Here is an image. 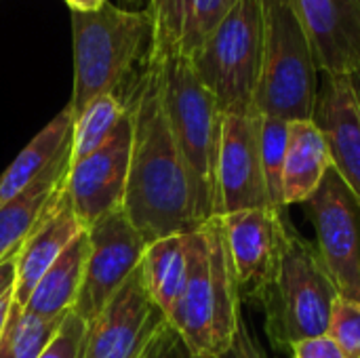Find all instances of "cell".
<instances>
[{"instance_id": "21", "label": "cell", "mask_w": 360, "mask_h": 358, "mask_svg": "<svg viewBox=\"0 0 360 358\" xmlns=\"http://www.w3.org/2000/svg\"><path fill=\"white\" fill-rule=\"evenodd\" d=\"M74 114L65 106L11 162L0 177V207L27 190L51 162L72 143Z\"/></svg>"}, {"instance_id": "9", "label": "cell", "mask_w": 360, "mask_h": 358, "mask_svg": "<svg viewBox=\"0 0 360 358\" xmlns=\"http://www.w3.org/2000/svg\"><path fill=\"white\" fill-rule=\"evenodd\" d=\"M304 207L316 228L319 257L340 298L360 306V207L356 198L331 169Z\"/></svg>"}, {"instance_id": "33", "label": "cell", "mask_w": 360, "mask_h": 358, "mask_svg": "<svg viewBox=\"0 0 360 358\" xmlns=\"http://www.w3.org/2000/svg\"><path fill=\"white\" fill-rule=\"evenodd\" d=\"M346 76H348V80H350V87H352V91H354V97H356V103H359L360 108V65L359 68H354L352 72H348Z\"/></svg>"}, {"instance_id": "31", "label": "cell", "mask_w": 360, "mask_h": 358, "mask_svg": "<svg viewBox=\"0 0 360 358\" xmlns=\"http://www.w3.org/2000/svg\"><path fill=\"white\" fill-rule=\"evenodd\" d=\"M11 306H13V289L6 291L2 298H0V335L6 327V321H8V314H11Z\"/></svg>"}, {"instance_id": "7", "label": "cell", "mask_w": 360, "mask_h": 358, "mask_svg": "<svg viewBox=\"0 0 360 358\" xmlns=\"http://www.w3.org/2000/svg\"><path fill=\"white\" fill-rule=\"evenodd\" d=\"M221 114H253L262 76V2L238 0L190 59Z\"/></svg>"}, {"instance_id": "26", "label": "cell", "mask_w": 360, "mask_h": 358, "mask_svg": "<svg viewBox=\"0 0 360 358\" xmlns=\"http://www.w3.org/2000/svg\"><path fill=\"white\" fill-rule=\"evenodd\" d=\"M329 338L338 342L346 358H360V306L338 300L329 325Z\"/></svg>"}, {"instance_id": "19", "label": "cell", "mask_w": 360, "mask_h": 358, "mask_svg": "<svg viewBox=\"0 0 360 358\" xmlns=\"http://www.w3.org/2000/svg\"><path fill=\"white\" fill-rule=\"evenodd\" d=\"M333 169L329 146L314 120L289 122L287 154L283 167V203L304 205Z\"/></svg>"}, {"instance_id": "18", "label": "cell", "mask_w": 360, "mask_h": 358, "mask_svg": "<svg viewBox=\"0 0 360 358\" xmlns=\"http://www.w3.org/2000/svg\"><path fill=\"white\" fill-rule=\"evenodd\" d=\"M72 143L51 162V167L19 196L0 207V264L13 257L34 226L46 213L65 184L72 160Z\"/></svg>"}, {"instance_id": "23", "label": "cell", "mask_w": 360, "mask_h": 358, "mask_svg": "<svg viewBox=\"0 0 360 358\" xmlns=\"http://www.w3.org/2000/svg\"><path fill=\"white\" fill-rule=\"evenodd\" d=\"M124 114H127V106L118 95H101L93 99L74 118L72 154H70L72 165L93 154L97 148H101L112 137Z\"/></svg>"}, {"instance_id": "22", "label": "cell", "mask_w": 360, "mask_h": 358, "mask_svg": "<svg viewBox=\"0 0 360 358\" xmlns=\"http://www.w3.org/2000/svg\"><path fill=\"white\" fill-rule=\"evenodd\" d=\"M139 268L150 298L169 317L188 279V234L152 241L143 251Z\"/></svg>"}, {"instance_id": "25", "label": "cell", "mask_w": 360, "mask_h": 358, "mask_svg": "<svg viewBox=\"0 0 360 358\" xmlns=\"http://www.w3.org/2000/svg\"><path fill=\"white\" fill-rule=\"evenodd\" d=\"M259 135H262V160H264L272 207L281 213H287V207L283 203V167H285V154H287L289 120L262 116Z\"/></svg>"}, {"instance_id": "27", "label": "cell", "mask_w": 360, "mask_h": 358, "mask_svg": "<svg viewBox=\"0 0 360 358\" xmlns=\"http://www.w3.org/2000/svg\"><path fill=\"white\" fill-rule=\"evenodd\" d=\"M86 340V323L72 310L61 321L57 333L38 358H82Z\"/></svg>"}, {"instance_id": "15", "label": "cell", "mask_w": 360, "mask_h": 358, "mask_svg": "<svg viewBox=\"0 0 360 358\" xmlns=\"http://www.w3.org/2000/svg\"><path fill=\"white\" fill-rule=\"evenodd\" d=\"M238 0H150L152 57L192 59Z\"/></svg>"}, {"instance_id": "14", "label": "cell", "mask_w": 360, "mask_h": 358, "mask_svg": "<svg viewBox=\"0 0 360 358\" xmlns=\"http://www.w3.org/2000/svg\"><path fill=\"white\" fill-rule=\"evenodd\" d=\"M312 120L325 135L333 171L360 207V108L346 74H321Z\"/></svg>"}, {"instance_id": "4", "label": "cell", "mask_w": 360, "mask_h": 358, "mask_svg": "<svg viewBox=\"0 0 360 358\" xmlns=\"http://www.w3.org/2000/svg\"><path fill=\"white\" fill-rule=\"evenodd\" d=\"M152 59L158 63L162 106L190 175L196 215L205 224L217 213V154L224 114L196 76L190 59Z\"/></svg>"}, {"instance_id": "6", "label": "cell", "mask_w": 360, "mask_h": 358, "mask_svg": "<svg viewBox=\"0 0 360 358\" xmlns=\"http://www.w3.org/2000/svg\"><path fill=\"white\" fill-rule=\"evenodd\" d=\"M340 293L319 251L287 224L285 245L272 285L262 298L266 333L278 348L329 333Z\"/></svg>"}, {"instance_id": "30", "label": "cell", "mask_w": 360, "mask_h": 358, "mask_svg": "<svg viewBox=\"0 0 360 358\" xmlns=\"http://www.w3.org/2000/svg\"><path fill=\"white\" fill-rule=\"evenodd\" d=\"M15 285V255L0 264V298Z\"/></svg>"}, {"instance_id": "24", "label": "cell", "mask_w": 360, "mask_h": 358, "mask_svg": "<svg viewBox=\"0 0 360 358\" xmlns=\"http://www.w3.org/2000/svg\"><path fill=\"white\" fill-rule=\"evenodd\" d=\"M63 319H38L13 302L6 327L0 335V358H38L57 333Z\"/></svg>"}, {"instance_id": "13", "label": "cell", "mask_w": 360, "mask_h": 358, "mask_svg": "<svg viewBox=\"0 0 360 358\" xmlns=\"http://www.w3.org/2000/svg\"><path fill=\"white\" fill-rule=\"evenodd\" d=\"M240 298L262 302L274 281L287 230V213L274 207L221 215Z\"/></svg>"}, {"instance_id": "28", "label": "cell", "mask_w": 360, "mask_h": 358, "mask_svg": "<svg viewBox=\"0 0 360 358\" xmlns=\"http://www.w3.org/2000/svg\"><path fill=\"white\" fill-rule=\"evenodd\" d=\"M213 358H270L266 354V350L259 346V342L255 340L253 331L249 329L247 321L240 319V325H238V331H236V338L232 342V346L217 354Z\"/></svg>"}, {"instance_id": "1", "label": "cell", "mask_w": 360, "mask_h": 358, "mask_svg": "<svg viewBox=\"0 0 360 358\" xmlns=\"http://www.w3.org/2000/svg\"><path fill=\"white\" fill-rule=\"evenodd\" d=\"M131 122L133 146L122 209L143 241L194 232L196 215L190 175L160 95L158 63L148 57L135 80L122 91Z\"/></svg>"}, {"instance_id": "17", "label": "cell", "mask_w": 360, "mask_h": 358, "mask_svg": "<svg viewBox=\"0 0 360 358\" xmlns=\"http://www.w3.org/2000/svg\"><path fill=\"white\" fill-rule=\"evenodd\" d=\"M80 232L82 226L76 219L63 184L53 205L46 209V213L40 217V222L34 226L30 236L15 253L13 302L17 306L23 308L27 304L38 281L46 274V270L59 260V255L70 247V243Z\"/></svg>"}, {"instance_id": "2", "label": "cell", "mask_w": 360, "mask_h": 358, "mask_svg": "<svg viewBox=\"0 0 360 358\" xmlns=\"http://www.w3.org/2000/svg\"><path fill=\"white\" fill-rule=\"evenodd\" d=\"M240 319V287L224 219L213 215L188 232V279L167 321L188 357L213 358L232 346Z\"/></svg>"}, {"instance_id": "3", "label": "cell", "mask_w": 360, "mask_h": 358, "mask_svg": "<svg viewBox=\"0 0 360 358\" xmlns=\"http://www.w3.org/2000/svg\"><path fill=\"white\" fill-rule=\"evenodd\" d=\"M74 118L101 95H122L150 57L152 21L148 11H129L105 0L95 11H72Z\"/></svg>"}, {"instance_id": "16", "label": "cell", "mask_w": 360, "mask_h": 358, "mask_svg": "<svg viewBox=\"0 0 360 358\" xmlns=\"http://www.w3.org/2000/svg\"><path fill=\"white\" fill-rule=\"evenodd\" d=\"M321 74L360 65V0H295Z\"/></svg>"}, {"instance_id": "11", "label": "cell", "mask_w": 360, "mask_h": 358, "mask_svg": "<svg viewBox=\"0 0 360 358\" xmlns=\"http://www.w3.org/2000/svg\"><path fill=\"white\" fill-rule=\"evenodd\" d=\"M262 116L224 114L217 154V213L272 207L262 160Z\"/></svg>"}, {"instance_id": "5", "label": "cell", "mask_w": 360, "mask_h": 358, "mask_svg": "<svg viewBox=\"0 0 360 358\" xmlns=\"http://www.w3.org/2000/svg\"><path fill=\"white\" fill-rule=\"evenodd\" d=\"M262 2V76L255 110L283 120H312L321 70L295 0Z\"/></svg>"}, {"instance_id": "32", "label": "cell", "mask_w": 360, "mask_h": 358, "mask_svg": "<svg viewBox=\"0 0 360 358\" xmlns=\"http://www.w3.org/2000/svg\"><path fill=\"white\" fill-rule=\"evenodd\" d=\"M68 6H70V11H80V13H84V11H95V8H99L105 0H63Z\"/></svg>"}, {"instance_id": "12", "label": "cell", "mask_w": 360, "mask_h": 358, "mask_svg": "<svg viewBox=\"0 0 360 358\" xmlns=\"http://www.w3.org/2000/svg\"><path fill=\"white\" fill-rule=\"evenodd\" d=\"M133 146L131 114L122 116L112 137L86 158L74 162L65 177V192L82 230L108 213L122 209Z\"/></svg>"}, {"instance_id": "34", "label": "cell", "mask_w": 360, "mask_h": 358, "mask_svg": "<svg viewBox=\"0 0 360 358\" xmlns=\"http://www.w3.org/2000/svg\"><path fill=\"white\" fill-rule=\"evenodd\" d=\"M150 0H118V6L129 8V11H146Z\"/></svg>"}, {"instance_id": "29", "label": "cell", "mask_w": 360, "mask_h": 358, "mask_svg": "<svg viewBox=\"0 0 360 358\" xmlns=\"http://www.w3.org/2000/svg\"><path fill=\"white\" fill-rule=\"evenodd\" d=\"M293 358H346L338 342L329 335L302 340L291 346Z\"/></svg>"}, {"instance_id": "8", "label": "cell", "mask_w": 360, "mask_h": 358, "mask_svg": "<svg viewBox=\"0 0 360 358\" xmlns=\"http://www.w3.org/2000/svg\"><path fill=\"white\" fill-rule=\"evenodd\" d=\"M169 333V321L150 298L137 266L101 314L86 325L82 358H160Z\"/></svg>"}, {"instance_id": "20", "label": "cell", "mask_w": 360, "mask_h": 358, "mask_svg": "<svg viewBox=\"0 0 360 358\" xmlns=\"http://www.w3.org/2000/svg\"><path fill=\"white\" fill-rule=\"evenodd\" d=\"M86 255L89 234L86 230H82L59 255V260L46 270V274L38 281L23 310L44 321H57L72 312L84 281Z\"/></svg>"}, {"instance_id": "10", "label": "cell", "mask_w": 360, "mask_h": 358, "mask_svg": "<svg viewBox=\"0 0 360 358\" xmlns=\"http://www.w3.org/2000/svg\"><path fill=\"white\" fill-rule=\"evenodd\" d=\"M86 234L89 255L74 312L91 325L131 272L141 264L148 243L131 224L124 209L108 213L93 224Z\"/></svg>"}]
</instances>
